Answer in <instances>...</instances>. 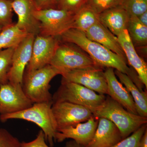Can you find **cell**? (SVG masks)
Segmentation results:
<instances>
[{"label":"cell","instance_id":"44dd1931","mask_svg":"<svg viewBox=\"0 0 147 147\" xmlns=\"http://www.w3.org/2000/svg\"><path fill=\"white\" fill-rule=\"evenodd\" d=\"M28 34L13 23L3 28L0 33V50L16 47Z\"/></svg>","mask_w":147,"mask_h":147},{"label":"cell","instance_id":"f546056e","mask_svg":"<svg viewBox=\"0 0 147 147\" xmlns=\"http://www.w3.org/2000/svg\"><path fill=\"white\" fill-rule=\"evenodd\" d=\"M21 142L6 129L0 128V147H20Z\"/></svg>","mask_w":147,"mask_h":147},{"label":"cell","instance_id":"4316f807","mask_svg":"<svg viewBox=\"0 0 147 147\" xmlns=\"http://www.w3.org/2000/svg\"><path fill=\"white\" fill-rule=\"evenodd\" d=\"M12 0H0V27L4 28L12 23Z\"/></svg>","mask_w":147,"mask_h":147},{"label":"cell","instance_id":"4fadbf2b","mask_svg":"<svg viewBox=\"0 0 147 147\" xmlns=\"http://www.w3.org/2000/svg\"><path fill=\"white\" fill-rule=\"evenodd\" d=\"M98 120L93 116L84 122L57 129L55 142L60 143L71 139L77 144L86 146L94 137Z\"/></svg>","mask_w":147,"mask_h":147},{"label":"cell","instance_id":"5b68a950","mask_svg":"<svg viewBox=\"0 0 147 147\" xmlns=\"http://www.w3.org/2000/svg\"><path fill=\"white\" fill-rule=\"evenodd\" d=\"M106 97L105 95L99 94L80 84L61 82L53 96V102H68L82 105L93 114L102 105Z\"/></svg>","mask_w":147,"mask_h":147},{"label":"cell","instance_id":"7a4b0ae2","mask_svg":"<svg viewBox=\"0 0 147 147\" xmlns=\"http://www.w3.org/2000/svg\"><path fill=\"white\" fill-rule=\"evenodd\" d=\"M53 102H37L25 110L7 115H0L2 122L13 119H22L31 122L41 129L45 134L46 141L51 147L55 142L57 125L52 110Z\"/></svg>","mask_w":147,"mask_h":147},{"label":"cell","instance_id":"277c9868","mask_svg":"<svg viewBox=\"0 0 147 147\" xmlns=\"http://www.w3.org/2000/svg\"><path fill=\"white\" fill-rule=\"evenodd\" d=\"M61 71L55 67L47 65L43 67L26 72L22 87L24 93L33 103L53 102V95L50 92V82Z\"/></svg>","mask_w":147,"mask_h":147},{"label":"cell","instance_id":"5bb4252c","mask_svg":"<svg viewBox=\"0 0 147 147\" xmlns=\"http://www.w3.org/2000/svg\"><path fill=\"white\" fill-rule=\"evenodd\" d=\"M13 10L18 16L16 25L28 34L36 36L39 34V21L34 15L36 10L33 0H12Z\"/></svg>","mask_w":147,"mask_h":147},{"label":"cell","instance_id":"7c38bea8","mask_svg":"<svg viewBox=\"0 0 147 147\" xmlns=\"http://www.w3.org/2000/svg\"><path fill=\"white\" fill-rule=\"evenodd\" d=\"M35 36L29 34L14 49L8 81L12 84H23L25 70L31 57L33 43Z\"/></svg>","mask_w":147,"mask_h":147},{"label":"cell","instance_id":"e0dca14e","mask_svg":"<svg viewBox=\"0 0 147 147\" xmlns=\"http://www.w3.org/2000/svg\"><path fill=\"white\" fill-rule=\"evenodd\" d=\"M123 50L126 59L137 73L140 81L147 88V65L146 63L136 51L127 30H125L117 36Z\"/></svg>","mask_w":147,"mask_h":147},{"label":"cell","instance_id":"f1b7e54d","mask_svg":"<svg viewBox=\"0 0 147 147\" xmlns=\"http://www.w3.org/2000/svg\"><path fill=\"white\" fill-rule=\"evenodd\" d=\"M88 0H57L56 8L76 13L86 5Z\"/></svg>","mask_w":147,"mask_h":147},{"label":"cell","instance_id":"d590c367","mask_svg":"<svg viewBox=\"0 0 147 147\" xmlns=\"http://www.w3.org/2000/svg\"><path fill=\"white\" fill-rule=\"evenodd\" d=\"M3 28L1 27H0V33L1 32Z\"/></svg>","mask_w":147,"mask_h":147},{"label":"cell","instance_id":"2e32d148","mask_svg":"<svg viewBox=\"0 0 147 147\" xmlns=\"http://www.w3.org/2000/svg\"><path fill=\"white\" fill-rule=\"evenodd\" d=\"M98 119L94 137L86 147H111L122 140L119 129L113 122L104 118Z\"/></svg>","mask_w":147,"mask_h":147},{"label":"cell","instance_id":"603a6c76","mask_svg":"<svg viewBox=\"0 0 147 147\" xmlns=\"http://www.w3.org/2000/svg\"><path fill=\"white\" fill-rule=\"evenodd\" d=\"M127 30L135 47L147 46V26L137 16L130 15Z\"/></svg>","mask_w":147,"mask_h":147},{"label":"cell","instance_id":"1f68e13d","mask_svg":"<svg viewBox=\"0 0 147 147\" xmlns=\"http://www.w3.org/2000/svg\"><path fill=\"white\" fill-rule=\"evenodd\" d=\"M57 0H33L36 9L56 8Z\"/></svg>","mask_w":147,"mask_h":147},{"label":"cell","instance_id":"d4e9b609","mask_svg":"<svg viewBox=\"0 0 147 147\" xmlns=\"http://www.w3.org/2000/svg\"><path fill=\"white\" fill-rule=\"evenodd\" d=\"M125 0H88L86 5L98 14L110 9L122 7Z\"/></svg>","mask_w":147,"mask_h":147},{"label":"cell","instance_id":"9c48e42d","mask_svg":"<svg viewBox=\"0 0 147 147\" xmlns=\"http://www.w3.org/2000/svg\"><path fill=\"white\" fill-rule=\"evenodd\" d=\"M33 104L24 93L22 84L8 82L0 86V115L19 112Z\"/></svg>","mask_w":147,"mask_h":147},{"label":"cell","instance_id":"cb8c5ba5","mask_svg":"<svg viewBox=\"0 0 147 147\" xmlns=\"http://www.w3.org/2000/svg\"><path fill=\"white\" fill-rule=\"evenodd\" d=\"M15 48L0 50V86L9 82L8 74Z\"/></svg>","mask_w":147,"mask_h":147},{"label":"cell","instance_id":"d6a6232c","mask_svg":"<svg viewBox=\"0 0 147 147\" xmlns=\"http://www.w3.org/2000/svg\"><path fill=\"white\" fill-rule=\"evenodd\" d=\"M140 147H147V128L140 140Z\"/></svg>","mask_w":147,"mask_h":147},{"label":"cell","instance_id":"30bf717a","mask_svg":"<svg viewBox=\"0 0 147 147\" xmlns=\"http://www.w3.org/2000/svg\"><path fill=\"white\" fill-rule=\"evenodd\" d=\"M52 109L57 129L84 122L94 116L88 108L68 102L53 103Z\"/></svg>","mask_w":147,"mask_h":147},{"label":"cell","instance_id":"d6986e66","mask_svg":"<svg viewBox=\"0 0 147 147\" xmlns=\"http://www.w3.org/2000/svg\"><path fill=\"white\" fill-rule=\"evenodd\" d=\"M98 15L100 23L117 37L127 29L130 14L122 7L110 9Z\"/></svg>","mask_w":147,"mask_h":147},{"label":"cell","instance_id":"83f0119b","mask_svg":"<svg viewBox=\"0 0 147 147\" xmlns=\"http://www.w3.org/2000/svg\"><path fill=\"white\" fill-rule=\"evenodd\" d=\"M122 7L130 15L138 16L147 11V0H125Z\"/></svg>","mask_w":147,"mask_h":147},{"label":"cell","instance_id":"ba28073f","mask_svg":"<svg viewBox=\"0 0 147 147\" xmlns=\"http://www.w3.org/2000/svg\"><path fill=\"white\" fill-rule=\"evenodd\" d=\"M61 75V82L76 83L99 94L108 95L104 71L100 67L71 70L64 72Z\"/></svg>","mask_w":147,"mask_h":147},{"label":"cell","instance_id":"7402d4cb","mask_svg":"<svg viewBox=\"0 0 147 147\" xmlns=\"http://www.w3.org/2000/svg\"><path fill=\"white\" fill-rule=\"evenodd\" d=\"M99 22L98 14L86 5L75 13L71 28L86 32L91 27Z\"/></svg>","mask_w":147,"mask_h":147},{"label":"cell","instance_id":"9a60e30c","mask_svg":"<svg viewBox=\"0 0 147 147\" xmlns=\"http://www.w3.org/2000/svg\"><path fill=\"white\" fill-rule=\"evenodd\" d=\"M104 74L108 86V95L119 102L128 112L138 115L130 92L117 79L114 69L106 68Z\"/></svg>","mask_w":147,"mask_h":147},{"label":"cell","instance_id":"e575fe53","mask_svg":"<svg viewBox=\"0 0 147 147\" xmlns=\"http://www.w3.org/2000/svg\"><path fill=\"white\" fill-rule=\"evenodd\" d=\"M65 147H86L83 145L79 144L74 140L69 141L66 143Z\"/></svg>","mask_w":147,"mask_h":147},{"label":"cell","instance_id":"4dcf8cb0","mask_svg":"<svg viewBox=\"0 0 147 147\" xmlns=\"http://www.w3.org/2000/svg\"><path fill=\"white\" fill-rule=\"evenodd\" d=\"M45 134L42 130L37 135L35 139L29 142H21L20 147H50L45 142Z\"/></svg>","mask_w":147,"mask_h":147},{"label":"cell","instance_id":"8992f818","mask_svg":"<svg viewBox=\"0 0 147 147\" xmlns=\"http://www.w3.org/2000/svg\"><path fill=\"white\" fill-rule=\"evenodd\" d=\"M49 64L59 69L61 75L71 70L98 66L78 46L61 40Z\"/></svg>","mask_w":147,"mask_h":147},{"label":"cell","instance_id":"8fae6325","mask_svg":"<svg viewBox=\"0 0 147 147\" xmlns=\"http://www.w3.org/2000/svg\"><path fill=\"white\" fill-rule=\"evenodd\" d=\"M60 40V37L40 34L35 36L33 43L31 57L26 72L34 71L49 64Z\"/></svg>","mask_w":147,"mask_h":147},{"label":"cell","instance_id":"ac0fdd59","mask_svg":"<svg viewBox=\"0 0 147 147\" xmlns=\"http://www.w3.org/2000/svg\"><path fill=\"white\" fill-rule=\"evenodd\" d=\"M85 33L90 40L98 42L126 59L117 37L100 22L91 27Z\"/></svg>","mask_w":147,"mask_h":147},{"label":"cell","instance_id":"3957f363","mask_svg":"<svg viewBox=\"0 0 147 147\" xmlns=\"http://www.w3.org/2000/svg\"><path fill=\"white\" fill-rule=\"evenodd\" d=\"M93 116L97 119L104 118L113 122L119 129L123 139L147 123V118L128 112L109 96Z\"/></svg>","mask_w":147,"mask_h":147},{"label":"cell","instance_id":"836d02e7","mask_svg":"<svg viewBox=\"0 0 147 147\" xmlns=\"http://www.w3.org/2000/svg\"><path fill=\"white\" fill-rule=\"evenodd\" d=\"M137 17L141 23H142L143 25L147 26V11L144 12V13H142Z\"/></svg>","mask_w":147,"mask_h":147},{"label":"cell","instance_id":"52a82bcc","mask_svg":"<svg viewBox=\"0 0 147 147\" xmlns=\"http://www.w3.org/2000/svg\"><path fill=\"white\" fill-rule=\"evenodd\" d=\"M75 14L57 8L36 9L34 15L39 22V34L60 37L72 28Z\"/></svg>","mask_w":147,"mask_h":147},{"label":"cell","instance_id":"ffe728a7","mask_svg":"<svg viewBox=\"0 0 147 147\" xmlns=\"http://www.w3.org/2000/svg\"><path fill=\"white\" fill-rule=\"evenodd\" d=\"M116 76L118 77L120 82L130 92L135 104L137 114L144 117L147 118V92L141 91L131 79L125 74L116 70Z\"/></svg>","mask_w":147,"mask_h":147},{"label":"cell","instance_id":"484cf974","mask_svg":"<svg viewBox=\"0 0 147 147\" xmlns=\"http://www.w3.org/2000/svg\"><path fill=\"white\" fill-rule=\"evenodd\" d=\"M147 128V124L143 125L128 137L111 147H140V140Z\"/></svg>","mask_w":147,"mask_h":147},{"label":"cell","instance_id":"6da1fadb","mask_svg":"<svg viewBox=\"0 0 147 147\" xmlns=\"http://www.w3.org/2000/svg\"><path fill=\"white\" fill-rule=\"evenodd\" d=\"M60 39L63 42L73 43L78 46L86 52L98 66L102 68L115 69L125 74L140 90L143 91L144 85L135 70L127 65V60L98 42L90 40L84 32L70 28L62 34Z\"/></svg>","mask_w":147,"mask_h":147}]
</instances>
